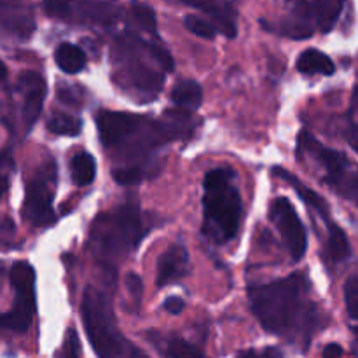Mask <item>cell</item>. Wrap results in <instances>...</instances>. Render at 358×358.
Masks as SVG:
<instances>
[{
  "instance_id": "obj_1",
  "label": "cell",
  "mask_w": 358,
  "mask_h": 358,
  "mask_svg": "<svg viewBox=\"0 0 358 358\" xmlns=\"http://www.w3.org/2000/svg\"><path fill=\"white\" fill-rule=\"evenodd\" d=\"M250 310L262 329L306 348L324 327L317 304L310 299V283L304 273H292L271 283L248 287Z\"/></svg>"
},
{
  "instance_id": "obj_2",
  "label": "cell",
  "mask_w": 358,
  "mask_h": 358,
  "mask_svg": "<svg viewBox=\"0 0 358 358\" xmlns=\"http://www.w3.org/2000/svg\"><path fill=\"white\" fill-rule=\"evenodd\" d=\"M94 121L105 149L122 159L143 157L175 140L189 138L194 129L187 110H166L163 119L101 110Z\"/></svg>"
},
{
  "instance_id": "obj_3",
  "label": "cell",
  "mask_w": 358,
  "mask_h": 358,
  "mask_svg": "<svg viewBox=\"0 0 358 358\" xmlns=\"http://www.w3.org/2000/svg\"><path fill=\"white\" fill-rule=\"evenodd\" d=\"M152 226V219L136 203H124L94 219L90 248L101 261L124 257L142 243Z\"/></svg>"
},
{
  "instance_id": "obj_4",
  "label": "cell",
  "mask_w": 358,
  "mask_h": 358,
  "mask_svg": "<svg viewBox=\"0 0 358 358\" xmlns=\"http://www.w3.org/2000/svg\"><path fill=\"white\" fill-rule=\"evenodd\" d=\"M231 168H213L203 180V234L217 245H226L238 234L243 215L240 189Z\"/></svg>"
},
{
  "instance_id": "obj_5",
  "label": "cell",
  "mask_w": 358,
  "mask_h": 358,
  "mask_svg": "<svg viewBox=\"0 0 358 358\" xmlns=\"http://www.w3.org/2000/svg\"><path fill=\"white\" fill-rule=\"evenodd\" d=\"M80 317L87 341L98 358H149L121 334L115 324L110 297L103 290L90 285L83 294Z\"/></svg>"
},
{
  "instance_id": "obj_6",
  "label": "cell",
  "mask_w": 358,
  "mask_h": 358,
  "mask_svg": "<svg viewBox=\"0 0 358 358\" xmlns=\"http://www.w3.org/2000/svg\"><path fill=\"white\" fill-rule=\"evenodd\" d=\"M297 154L301 159H310L315 168L320 170L324 184L358 206V166L348 159L346 154L329 149L308 131H303L297 138Z\"/></svg>"
},
{
  "instance_id": "obj_7",
  "label": "cell",
  "mask_w": 358,
  "mask_h": 358,
  "mask_svg": "<svg viewBox=\"0 0 358 358\" xmlns=\"http://www.w3.org/2000/svg\"><path fill=\"white\" fill-rule=\"evenodd\" d=\"M145 42L135 34H126L119 41V55L115 63L119 66L117 79L124 84L126 91L138 101L156 100L163 87V73L154 70L140 55Z\"/></svg>"
},
{
  "instance_id": "obj_8",
  "label": "cell",
  "mask_w": 358,
  "mask_h": 358,
  "mask_svg": "<svg viewBox=\"0 0 358 358\" xmlns=\"http://www.w3.org/2000/svg\"><path fill=\"white\" fill-rule=\"evenodd\" d=\"M10 285L14 290L13 310L2 315V327L23 334L30 329L37 306L35 296V271L30 262L17 261L10 268Z\"/></svg>"
},
{
  "instance_id": "obj_9",
  "label": "cell",
  "mask_w": 358,
  "mask_h": 358,
  "mask_svg": "<svg viewBox=\"0 0 358 358\" xmlns=\"http://www.w3.org/2000/svg\"><path fill=\"white\" fill-rule=\"evenodd\" d=\"M56 180H58L56 163L48 159L27 182L23 215L31 226L45 227L51 226L56 220L55 208H52V192H55Z\"/></svg>"
},
{
  "instance_id": "obj_10",
  "label": "cell",
  "mask_w": 358,
  "mask_h": 358,
  "mask_svg": "<svg viewBox=\"0 0 358 358\" xmlns=\"http://www.w3.org/2000/svg\"><path fill=\"white\" fill-rule=\"evenodd\" d=\"M273 173H275L278 178H282V180H285L289 185H292V187L296 189L297 194H299V198L303 199V201L306 203L311 210H315V212L318 213V217L322 219V222H324L325 227H327V254H329V257L336 262L346 261V259L352 255V247H350V241H348V238H346L345 231H343L341 227H339L338 224L331 219V215H329L327 201H325V199L322 198L318 192H315L313 189H310L308 185H304L303 182L296 177V175L290 173V171H287L285 168L275 166L273 168Z\"/></svg>"
},
{
  "instance_id": "obj_11",
  "label": "cell",
  "mask_w": 358,
  "mask_h": 358,
  "mask_svg": "<svg viewBox=\"0 0 358 358\" xmlns=\"http://www.w3.org/2000/svg\"><path fill=\"white\" fill-rule=\"evenodd\" d=\"M269 219L278 229L280 236H282L285 247L289 248L294 261H301L306 254L308 234L292 203L287 198H276L269 208Z\"/></svg>"
},
{
  "instance_id": "obj_12",
  "label": "cell",
  "mask_w": 358,
  "mask_h": 358,
  "mask_svg": "<svg viewBox=\"0 0 358 358\" xmlns=\"http://www.w3.org/2000/svg\"><path fill=\"white\" fill-rule=\"evenodd\" d=\"M44 9L51 16L70 17L73 14H77L83 21H90V23L98 24H112L119 17L117 7L114 3L107 2H45Z\"/></svg>"
},
{
  "instance_id": "obj_13",
  "label": "cell",
  "mask_w": 358,
  "mask_h": 358,
  "mask_svg": "<svg viewBox=\"0 0 358 358\" xmlns=\"http://www.w3.org/2000/svg\"><path fill=\"white\" fill-rule=\"evenodd\" d=\"M17 93L21 96V117L24 128L30 131L41 115L45 98L44 77L34 70H27L17 79Z\"/></svg>"
},
{
  "instance_id": "obj_14",
  "label": "cell",
  "mask_w": 358,
  "mask_h": 358,
  "mask_svg": "<svg viewBox=\"0 0 358 358\" xmlns=\"http://www.w3.org/2000/svg\"><path fill=\"white\" fill-rule=\"evenodd\" d=\"M341 9L343 2L322 0V2H296L292 7V13L297 14L306 23H310L311 27H317L318 30L327 34L338 21Z\"/></svg>"
},
{
  "instance_id": "obj_15",
  "label": "cell",
  "mask_w": 358,
  "mask_h": 358,
  "mask_svg": "<svg viewBox=\"0 0 358 358\" xmlns=\"http://www.w3.org/2000/svg\"><path fill=\"white\" fill-rule=\"evenodd\" d=\"M189 254L184 245H171L157 259L156 283L157 287L170 285L187 273Z\"/></svg>"
},
{
  "instance_id": "obj_16",
  "label": "cell",
  "mask_w": 358,
  "mask_h": 358,
  "mask_svg": "<svg viewBox=\"0 0 358 358\" xmlns=\"http://www.w3.org/2000/svg\"><path fill=\"white\" fill-rule=\"evenodd\" d=\"M145 339L163 358H206L198 346L173 334H163L159 331H147Z\"/></svg>"
},
{
  "instance_id": "obj_17",
  "label": "cell",
  "mask_w": 358,
  "mask_h": 358,
  "mask_svg": "<svg viewBox=\"0 0 358 358\" xmlns=\"http://www.w3.org/2000/svg\"><path fill=\"white\" fill-rule=\"evenodd\" d=\"M194 9L203 10L213 20V27L217 31L226 35L227 38H234L238 35L236 28V10L227 2H184Z\"/></svg>"
},
{
  "instance_id": "obj_18",
  "label": "cell",
  "mask_w": 358,
  "mask_h": 358,
  "mask_svg": "<svg viewBox=\"0 0 358 358\" xmlns=\"http://www.w3.org/2000/svg\"><path fill=\"white\" fill-rule=\"evenodd\" d=\"M2 28L7 34L24 41L35 30L34 16L30 10L21 9V7H13L10 10H7V7L2 6Z\"/></svg>"
},
{
  "instance_id": "obj_19",
  "label": "cell",
  "mask_w": 358,
  "mask_h": 358,
  "mask_svg": "<svg viewBox=\"0 0 358 358\" xmlns=\"http://www.w3.org/2000/svg\"><path fill=\"white\" fill-rule=\"evenodd\" d=\"M297 70L304 76H332L336 72V65L331 58H329L325 52L318 51V49H306L304 52H301V56L297 58Z\"/></svg>"
},
{
  "instance_id": "obj_20",
  "label": "cell",
  "mask_w": 358,
  "mask_h": 358,
  "mask_svg": "<svg viewBox=\"0 0 358 358\" xmlns=\"http://www.w3.org/2000/svg\"><path fill=\"white\" fill-rule=\"evenodd\" d=\"M171 100L182 108V110H196L201 107L203 90L196 80L182 79L171 90Z\"/></svg>"
},
{
  "instance_id": "obj_21",
  "label": "cell",
  "mask_w": 358,
  "mask_h": 358,
  "mask_svg": "<svg viewBox=\"0 0 358 358\" xmlns=\"http://www.w3.org/2000/svg\"><path fill=\"white\" fill-rule=\"evenodd\" d=\"M55 62L59 70L65 73H79L86 66V52L70 42H62L55 51Z\"/></svg>"
},
{
  "instance_id": "obj_22",
  "label": "cell",
  "mask_w": 358,
  "mask_h": 358,
  "mask_svg": "<svg viewBox=\"0 0 358 358\" xmlns=\"http://www.w3.org/2000/svg\"><path fill=\"white\" fill-rule=\"evenodd\" d=\"M70 175L73 184L84 187L90 185L96 177V161L90 152H79L70 161Z\"/></svg>"
},
{
  "instance_id": "obj_23",
  "label": "cell",
  "mask_w": 358,
  "mask_h": 358,
  "mask_svg": "<svg viewBox=\"0 0 358 358\" xmlns=\"http://www.w3.org/2000/svg\"><path fill=\"white\" fill-rule=\"evenodd\" d=\"M154 175V163L129 164V166H119L112 171V177L121 185H135L140 184L145 178Z\"/></svg>"
},
{
  "instance_id": "obj_24",
  "label": "cell",
  "mask_w": 358,
  "mask_h": 358,
  "mask_svg": "<svg viewBox=\"0 0 358 358\" xmlns=\"http://www.w3.org/2000/svg\"><path fill=\"white\" fill-rule=\"evenodd\" d=\"M48 129L52 135L77 136L83 129V121L77 115L66 114V112H55L48 119Z\"/></svg>"
},
{
  "instance_id": "obj_25",
  "label": "cell",
  "mask_w": 358,
  "mask_h": 358,
  "mask_svg": "<svg viewBox=\"0 0 358 358\" xmlns=\"http://www.w3.org/2000/svg\"><path fill=\"white\" fill-rule=\"evenodd\" d=\"M184 24L191 34L198 35V37L201 38H210V41H212L217 35V28L213 27V23L196 16V14H187V16L184 17Z\"/></svg>"
},
{
  "instance_id": "obj_26",
  "label": "cell",
  "mask_w": 358,
  "mask_h": 358,
  "mask_svg": "<svg viewBox=\"0 0 358 358\" xmlns=\"http://www.w3.org/2000/svg\"><path fill=\"white\" fill-rule=\"evenodd\" d=\"M131 9H133V16H135V20L138 21L140 27H142L143 30L149 31V34H156V28H157L156 13H154L149 6H145V3H133Z\"/></svg>"
},
{
  "instance_id": "obj_27",
  "label": "cell",
  "mask_w": 358,
  "mask_h": 358,
  "mask_svg": "<svg viewBox=\"0 0 358 358\" xmlns=\"http://www.w3.org/2000/svg\"><path fill=\"white\" fill-rule=\"evenodd\" d=\"M345 304L350 318L358 320V275L350 276L345 283Z\"/></svg>"
},
{
  "instance_id": "obj_28",
  "label": "cell",
  "mask_w": 358,
  "mask_h": 358,
  "mask_svg": "<svg viewBox=\"0 0 358 358\" xmlns=\"http://www.w3.org/2000/svg\"><path fill=\"white\" fill-rule=\"evenodd\" d=\"M149 52L150 56H152L154 62H156V65L159 66L163 72H173V56L170 55V51H168L166 48H163L159 42H149Z\"/></svg>"
},
{
  "instance_id": "obj_29",
  "label": "cell",
  "mask_w": 358,
  "mask_h": 358,
  "mask_svg": "<svg viewBox=\"0 0 358 358\" xmlns=\"http://www.w3.org/2000/svg\"><path fill=\"white\" fill-rule=\"evenodd\" d=\"M58 358H80V343L76 329H70L66 332L65 343H63L62 352L58 353Z\"/></svg>"
},
{
  "instance_id": "obj_30",
  "label": "cell",
  "mask_w": 358,
  "mask_h": 358,
  "mask_svg": "<svg viewBox=\"0 0 358 358\" xmlns=\"http://www.w3.org/2000/svg\"><path fill=\"white\" fill-rule=\"evenodd\" d=\"M236 358H283L282 352L275 346H268L262 350H245Z\"/></svg>"
},
{
  "instance_id": "obj_31",
  "label": "cell",
  "mask_w": 358,
  "mask_h": 358,
  "mask_svg": "<svg viewBox=\"0 0 358 358\" xmlns=\"http://www.w3.org/2000/svg\"><path fill=\"white\" fill-rule=\"evenodd\" d=\"M126 289H128V292L131 294L135 299H138V297L142 296V289H143V283H142V278H140V275H136V273H128V275H126Z\"/></svg>"
},
{
  "instance_id": "obj_32",
  "label": "cell",
  "mask_w": 358,
  "mask_h": 358,
  "mask_svg": "<svg viewBox=\"0 0 358 358\" xmlns=\"http://www.w3.org/2000/svg\"><path fill=\"white\" fill-rule=\"evenodd\" d=\"M163 308H164V310H166L170 315H180L182 311H184L185 303H184V299H182V297L171 296V297H168L166 301H164Z\"/></svg>"
},
{
  "instance_id": "obj_33",
  "label": "cell",
  "mask_w": 358,
  "mask_h": 358,
  "mask_svg": "<svg viewBox=\"0 0 358 358\" xmlns=\"http://www.w3.org/2000/svg\"><path fill=\"white\" fill-rule=\"evenodd\" d=\"M343 355V348L339 345H336V343H331V345H327L324 348V353H322V357L324 358H339Z\"/></svg>"
},
{
  "instance_id": "obj_34",
  "label": "cell",
  "mask_w": 358,
  "mask_h": 358,
  "mask_svg": "<svg viewBox=\"0 0 358 358\" xmlns=\"http://www.w3.org/2000/svg\"><path fill=\"white\" fill-rule=\"evenodd\" d=\"M346 138H348L350 145L358 152V128L355 124L348 126V129H346Z\"/></svg>"
},
{
  "instance_id": "obj_35",
  "label": "cell",
  "mask_w": 358,
  "mask_h": 358,
  "mask_svg": "<svg viewBox=\"0 0 358 358\" xmlns=\"http://www.w3.org/2000/svg\"><path fill=\"white\" fill-rule=\"evenodd\" d=\"M353 110L358 112V84L355 87V93H353Z\"/></svg>"
},
{
  "instance_id": "obj_36",
  "label": "cell",
  "mask_w": 358,
  "mask_h": 358,
  "mask_svg": "<svg viewBox=\"0 0 358 358\" xmlns=\"http://www.w3.org/2000/svg\"><path fill=\"white\" fill-rule=\"evenodd\" d=\"M352 332H353V334H355L357 343H358V327H352Z\"/></svg>"
}]
</instances>
